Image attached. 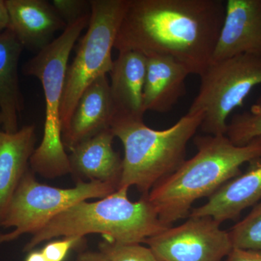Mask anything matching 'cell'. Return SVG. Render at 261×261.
Listing matches in <instances>:
<instances>
[{
    "label": "cell",
    "instance_id": "cell-1",
    "mask_svg": "<svg viewBox=\"0 0 261 261\" xmlns=\"http://www.w3.org/2000/svg\"><path fill=\"white\" fill-rule=\"evenodd\" d=\"M224 15L220 0H128L114 48L168 57L200 75L212 61Z\"/></svg>",
    "mask_w": 261,
    "mask_h": 261
},
{
    "label": "cell",
    "instance_id": "cell-2",
    "mask_svg": "<svg viewBox=\"0 0 261 261\" xmlns=\"http://www.w3.org/2000/svg\"><path fill=\"white\" fill-rule=\"evenodd\" d=\"M194 142L197 153L147 195L159 219L168 226L188 218L196 200L208 198L241 174L245 163L261 159V137L244 146L233 145L226 135L197 136Z\"/></svg>",
    "mask_w": 261,
    "mask_h": 261
},
{
    "label": "cell",
    "instance_id": "cell-3",
    "mask_svg": "<svg viewBox=\"0 0 261 261\" xmlns=\"http://www.w3.org/2000/svg\"><path fill=\"white\" fill-rule=\"evenodd\" d=\"M128 190L119 188L100 200L82 201L63 211L33 233L23 252L59 237L84 238L89 233H100L116 243L141 244L171 227L161 221L147 195L133 202Z\"/></svg>",
    "mask_w": 261,
    "mask_h": 261
},
{
    "label": "cell",
    "instance_id": "cell-4",
    "mask_svg": "<svg viewBox=\"0 0 261 261\" xmlns=\"http://www.w3.org/2000/svg\"><path fill=\"white\" fill-rule=\"evenodd\" d=\"M203 111L187 113L170 128L156 130L143 118L119 117L111 129L124 148L119 188L136 187L142 196L174 173L186 161L189 142L200 128Z\"/></svg>",
    "mask_w": 261,
    "mask_h": 261
},
{
    "label": "cell",
    "instance_id": "cell-5",
    "mask_svg": "<svg viewBox=\"0 0 261 261\" xmlns=\"http://www.w3.org/2000/svg\"><path fill=\"white\" fill-rule=\"evenodd\" d=\"M90 17L91 14L86 15L68 25L59 37L23 65L24 75L36 77L42 83L46 103L42 142L33 152L29 166L33 172L49 179L71 173L63 142L62 102L70 54L82 32L88 27Z\"/></svg>",
    "mask_w": 261,
    "mask_h": 261
},
{
    "label": "cell",
    "instance_id": "cell-6",
    "mask_svg": "<svg viewBox=\"0 0 261 261\" xmlns=\"http://www.w3.org/2000/svg\"><path fill=\"white\" fill-rule=\"evenodd\" d=\"M91 17L65 75L61 108L63 132L66 130L79 99L86 89L109 73L112 50L128 0H90Z\"/></svg>",
    "mask_w": 261,
    "mask_h": 261
},
{
    "label": "cell",
    "instance_id": "cell-7",
    "mask_svg": "<svg viewBox=\"0 0 261 261\" xmlns=\"http://www.w3.org/2000/svg\"><path fill=\"white\" fill-rule=\"evenodd\" d=\"M198 94L188 113L203 111L200 129L208 135H226L227 120L261 84V56L240 55L211 61L200 75Z\"/></svg>",
    "mask_w": 261,
    "mask_h": 261
},
{
    "label": "cell",
    "instance_id": "cell-8",
    "mask_svg": "<svg viewBox=\"0 0 261 261\" xmlns=\"http://www.w3.org/2000/svg\"><path fill=\"white\" fill-rule=\"evenodd\" d=\"M29 168L15 192L3 224L13 228L0 233V244L14 241L22 235L40 229L51 219L71 206L92 198H104L118 189L111 184L77 181L72 188H59L39 183Z\"/></svg>",
    "mask_w": 261,
    "mask_h": 261
},
{
    "label": "cell",
    "instance_id": "cell-9",
    "mask_svg": "<svg viewBox=\"0 0 261 261\" xmlns=\"http://www.w3.org/2000/svg\"><path fill=\"white\" fill-rule=\"evenodd\" d=\"M144 243L159 261H224L232 250L228 231L209 217H188Z\"/></svg>",
    "mask_w": 261,
    "mask_h": 261
},
{
    "label": "cell",
    "instance_id": "cell-10",
    "mask_svg": "<svg viewBox=\"0 0 261 261\" xmlns=\"http://www.w3.org/2000/svg\"><path fill=\"white\" fill-rule=\"evenodd\" d=\"M261 56V0H228L212 61Z\"/></svg>",
    "mask_w": 261,
    "mask_h": 261
},
{
    "label": "cell",
    "instance_id": "cell-11",
    "mask_svg": "<svg viewBox=\"0 0 261 261\" xmlns=\"http://www.w3.org/2000/svg\"><path fill=\"white\" fill-rule=\"evenodd\" d=\"M10 29L24 48L39 53L55 40L58 31L67 25L49 2L44 0H5Z\"/></svg>",
    "mask_w": 261,
    "mask_h": 261
},
{
    "label": "cell",
    "instance_id": "cell-12",
    "mask_svg": "<svg viewBox=\"0 0 261 261\" xmlns=\"http://www.w3.org/2000/svg\"><path fill=\"white\" fill-rule=\"evenodd\" d=\"M115 117L110 83L107 75H102L91 84L79 99L68 128L63 132L65 149L70 151L82 141L111 128Z\"/></svg>",
    "mask_w": 261,
    "mask_h": 261
},
{
    "label": "cell",
    "instance_id": "cell-13",
    "mask_svg": "<svg viewBox=\"0 0 261 261\" xmlns=\"http://www.w3.org/2000/svg\"><path fill=\"white\" fill-rule=\"evenodd\" d=\"M114 138L111 128H107L70 149V173L77 181L103 182L118 189L123 159L113 149Z\"/></svg>",
    "mask_w": 261,
    "mask_h": 261
},
{
    "label": "cell",
    "instance_id": "cell-14",
    "mask_svg": "<svg viewBox=\"0 0 261 261\" xmlns=\"http://www.w3.org/2000/svg\"><path fill=\"white\" fill-rule=\"evenodd\" d=\"M250 163L247 171L223 185L204 205L192 208L189 217L209 216L222 224L237 221L244 210L260 202L261 159Z\"/></svg>",
    "mask_w": 261,
    "mask_h": 261
},
{
    "label": "cell",
    "instance_id": "cell-15",
    "mask_svg": "<svg viewBox=\"0 0 261 261\" xmlns=\"http://www.w3.org/2000/svg\"><path fill=\"white\" fill-rule=\"evenodd\" d=\"M146 71L147 57L145 55L137 51H119L109 73L110 89L116 110L115 118H143Z\"/></svg>",
    "mask_w": 261,
    "mask_h": 261
},
{
    "label": "cell",
    "instance_id": "cell-16",
    "mask_svg": "<svg viewBox=\"0 0 261 261\" xmlns=\"http://www.w3.org/2000/svg\"><path fill=\"white\" fill-rule=\"evenodd\" d=\"M36 142L34 125H27L15 133L0 130V226L22 178L29 169Z\"/></svg>",
    "mask_w": 261,
    "mask_h": 261
},
{
    "label": "cell",
    "instance_id": "cell-17",
    "mask_svg": "<svg viewBox=\"0 0 261 261\" xmlns=\"http://www.w3.org/2000/svg\"><path fill=\"white\" fill-rule=\"evenodd\" d=\"M189 70L168 57H147L143 107L145 112H169L187 92Z\"/></svg>",
    "mask_w": 261,
    "mask_h": 261
},
{
    "label": "cell",
    "instance_id": "cell-18",
    "mask_svg": "<svg viewBox=\"0 0 261 261\" xmlns=\"http://www.w3.org/2000/svg\"><path fill=\"white\" fill-rule=\"evenodd\" d=\"M24 47L10 29L0 34V124L3 132L18 129L24 100L18 78V63Z\"/></svg>",
    "mask_w": 261,
    "mask_h": 261
},
{
    "label": "cell",
    "instance_id": "cell-19",
    "mask_svg": "<svg viewBox=\"0 0 261 261\" xmlns=\"http://www.w3.org/2000/svg\"><path fill=\"white\" fill-rule=\"evenodd\" d=\"M233 145H246L261 137V95L250 110L233 115L226 133Z\"/></svg>",
    "mask_w": 261,
    "mask_h": 261
},
{
    "label": "cell",
    "instance_id": "cell-20",
    "mask_svg": "<svg viewBox=\"0 0 261 261\" xmlns=\"http://www.w3.org/2000/svg\"><path fill=\"white\" fill-rule=\"evenodd\" d=\"M228 233L233 248L261 251V201Z\"/></svg>",
    "mask_w": 261,
    "mask_h": 261
},
{
    "label": "cell",
    "instance_id": "cell-21",
    "mask_svg": "<svg viewBox=\"0 0 261 261\" xmlns=\"http://www.w3.org/2000/svg\"><path fill=\"white\" fill-rule=\"evenodd\" d=\"M99 251L110 261H159L148 247L139 243L124 244L104 240Z\"/></svg>",
    "mask_w": 261,
    "mask_h": 261
},
{
    "label": "cell",
    "instance_id": "cell-22",
    "mask_svg": "<svg viewBox=\"0 0 261 261\" xmlns=\"http://www.w3.org/2000/svg\"><path fill=\"white\" fill-rule=\"evenodd\" d=\"M51 4L67 27L74 23L86 15L91 14L90 1L53 0Z\"/></svg>",
    "mask_w": 261,
    "mask_h": 261
},
{
    "label": "cell",
    "instance_id": "cell-23",
    "mask_svg": "<svg viewBox=\"0 0 261 261\" xmlns=\"http://www.w3.org/2000/svg\"><path fill=\"white\" fill-rule=\"evenodd\" d=\"M84 242V238L65 237L48 242L41 250L47 261H64L70 250L80 247Z\"/></svg>",
    "mask_w": 261,
    "mask_h": 261
},
{
    "label": "cell",
    "instance_id": "cell-24",
    "mask_svg": "<svg viewBox=\"0 0 261 261\" xmlns=\"http://www.w3.org/2000/svg\"><path fill=\"white\" fill-rule=\"evenodd\" d=\"M224 261H261V251L233 248Z\"/></svg>",
    "mask_w": 261,
    "mask_h": 261
},
{
    "label": "cell",
    "instance_id": "cell-25",
    "mask_svg": "<svg viewBox=\"0 0 261 261\" xmlns=\"http://www.w3.org/2000/svg\"><path fill=\"white\" fill-rule=\"evenodd\" d=\"M76 261H110L100 251H81Z\"/></svg>",
    "mask_w": 261,
    "mask_h": 261
},
{
    "label": "cell",
    "instance_id": "cell-26",
    "mask_svg": "<svg viewBox=\"0 0 261 261\" xmlns=\"http://www.w3.org/2000/svg\"><path fill=\"white\" fill-rule=\"evenodd\" d=\"M9 15L5 0H0V34L8 29Z\"/></svg>",
    "mask_w": 261,
    "mask_h": 261
},
{
    "label": "cell",
    "instance_id": "cell-27",
    "mask_svg": "<svg viewBox=\"0 0 261 261\" xmlns=\"http://www.w3.org/2000/svg\"><path fill=\"white\" fill-rule=\"evenodd\" d=\"M25 261H47L42 250H31L25 257Z\"/></svg>",
    "mask_w": 261,
    "mask_h": 261
}]
</instances>
